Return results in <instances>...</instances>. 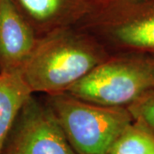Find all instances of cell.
Listing matches in <instances>:
<instances>
[{
    "label": "cell",
    "mask_w": 154,
    "mask_h": 154,
    "mask_svg": "<svg viewBox=\"0 0 154 154\" xmlns=\"http://www.w3.org/2000/svg\"><path fill=\"white\" fill-rule=\"evenodd\" d=\"M41 38L58 29L76 27L90 12L94 0H12Z\"/></svg>",
    "instance_id": "cell-7"
},
{
    "label": "cell",
    "mask_w": 154,
    "mask_h": 154,
    "mask_svg": "<svg viewBox=\"0 0 154 154\" xmlns=\"http://www.w3.org/2000/svg\"><path fill=\"white\" fill-rule=\"evenodd\" d=\"M109 154H154V135L134 121L116 140Z\"/></svg>",
    "instance_id": "cell-9"
},
{
    "label": "cell",
    "mask_w": 154,
    "mask_h": 154,
    "mask_svg": "<svg viewBox=\"0 0 154 154\" xmlns=\"http://www.w3.org/2000/svg\"><path fill=\"white\" fill-rule=\"evenodd\" d=\"M76 27L110 53L154 55V0H94Z\"/></svg>",
    "instance_id": "cell-2"
},
{
    "label": "cell",
    "mask_w": 154,
    "mask_h": 154,
    "mask_svg": "<svg viewBox=\"0 0 154 154\" xmlns=\"http://www.w3.org/2000/svg\"><path fill=\"white\" fill-rule=\"evenodd\" d=\"M38 40L12 0H0V72L21 71Z\"/></svg>",
    "instance_id": "cell-6"
},
{
    "label": "cell",
    "mask_w": 154,
    "mask_h": 154,
    "mask_svg": "<svg viewBox=\"0 0 154 154\" xmlns=\"http://www.w3.org/2000/svg\"><path fill=\"white\" fill-rule=\"evenodd\" d=\"M151 57H152V61H153V63H154V55H150Z\"/></svg>",
    "instance_id": "cell-11"
},
{
    "label": "cell",
    "mask_w": 154,
    "mask_h": 154,
    "mask_svg": "<svg viewBox=\"0 0 154 154\" xmlns=\"http://www.w3.org/2000/svg\"><path fill=\"white\" fill-rule=\"evenodd\" d=\"M32 94L21 72H0V154L20 110Z\"/></svg>",
    "instance_id": "cell-8"
},
{
    "label": "cell",
    "mask_w": 154,
    "mask_h": 154,
    "mask_svg": "<svg viewBox=\"0 0 154 154\" xmlns=\"http://www.w3.org/2000/svg\"><path fill=\"white\" fill-rule=\"evenodd\" d=\"M2 154H76L57 116L33 94L23 105Z\"/></svg>",
    "instance_id": "cell-5"
},
{
    "label": "cell",
    "mask_w": 154,
    "mask_h": 154,
    "mask_svg": "<svg viewBox=\"0 0 154 154\" xmlns=\"http://www.w3.org/2000/svg\"><path fill=\"white\" fill-rule=\"evenodd\" d=\"M111 54L91 33L77 27L62 28L38 38L20 72L33 94H60Z\"/></svg>",
    "instance_id": "cell-1"
},
{
    "label": "cell",
    "mask_w": 154,
    "mask_h": 154,
    "mask_svg": "<svg viewBox=\"0 0 154 154\" xmlns=\"http://www.w3.org/2000/svg\"><path fill=\"white\" fill-rule=\"evenodd\" d=\"M127 108L134 121L143 125L154 135V88L146 92Z\"/></svg>",
    "instance_id": "cell-10"
},
{
    "label": "cell",
    "mask_w": 154,
    "mask_h": 154,
    "mask_svg": "<svg viewBox=\"0 0 154 154\" xmlns=\"http://www.w3.org/2000/svg\"><path fill=\"white\" fill-rule=\"evenodd\" d=\"M76 154H109L116 140L134 122L127 107L90 103L68 92L46 95Z\"/></svg>",
    "instance_id": "cell-3"
},
{
    "label": "cell",
    "mask_w": 154,
    "mask_h": 154,
    "mask_svg": "<svg viewBox=\"0 0 154 154\" xmlns=\"http://www.w3.org/2000/svg\"><path fill=\"white\" fill-rule=\"evenodd\" d=\"M152 88L154 63L151 56L112 53L68 93L97 105L128 107Z\"/></svg>",
    "instance_id": "cell-4"
}]
</instances>
